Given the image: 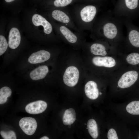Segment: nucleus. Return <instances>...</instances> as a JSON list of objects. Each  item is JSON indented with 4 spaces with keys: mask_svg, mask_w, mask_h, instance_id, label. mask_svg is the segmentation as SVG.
Masks as SVG:
<instances>
[{
    "mask_svg": "<svg viewBox=\"0 0 139 139\" xmlns=\"http://www.w3.org/2000/svg\"><path fill=\"white\" fill-rule=\"evenodd\" d=\"M79 77V72L75 67L71 66L66 69L63 76L65 84L70 87L75 86L77 83Z\"/></svg>",
    "mask_w": 139,
    "mask_h": 139,
    "instance_id": "nucleus-1",
    "label": "nucleus"
},
{
    "mask_svg": "<svg viewBox=\"0 0 139 139\" xmlns=\"http://www.w3.org/2000/svg\"><path fill=\"white\" fill-rule=\"evenodd\" d=\"M19 126L23 131L27 135H31L35 133L37 125L36 119L31 117H24L19 121Z\"/></svg>",
    "mask_w": 139,
    "mask_h": 139,
    "instance_id": "nucleus-2",
    "label": "nucleus"
},
{
    "mask_svg": "<svg viewBox=\"0 0 139 139\" xmlns=\"http://www.w3.org/2000/svg\"><path fill=\"white\" fill-rule=\"evenodd\" d=\"M138 75V73L135 71H129L125 73L118 81V86L123 89L129 87L136 81Z\"/></svg>",
    "mask_w": 139,
    "mask_h": 139,
    "instance_id": "nucleus-3",
    "label": "nucleus"
},
{
    "mask_svg": "<svg viewBox=\"0 0 139 139\" xmlns=\"http://www.w3.org/2000/svg\"><path fill=\"white\" fill-rule=\"evenodd\" d=\"M47 103L42 100H38L30 103L25 107V110L28 113L33 114L41 113L46 109Z\"/></svg>",
    "mask_w": 139,
    "mask_h": 139,
    "instance_id": "nucleus-4",
    "label": "nucleus"
},
{
    "mask_svg": "<svg viewBox=\"0 0 139 139\" xmlns=\"http://www.w3.org/2000/svg\"><path fill=\"white\" fill-rule=\"evenodd\" d=\"M50 57L49 52L42 50L32 54L28 58V61L31 64H38L47 60Z\"/></svg>",
    "mask_w": 139,
    "mask_h": 139,
    "instance_id": "nucleus-5",
    "label": "nucleus"
},
{
    "mask_svg": "<svg viewBox=\"0 0 139 139\" xmlns=\"http://www.w3.org/2000/svg\"><path fill=\"white\" fill-rule=\"evenodd\" d=\"M32 21L33 24L36 26H42L44 32L47 34L50 33L52 30V27L50 23L41 16L35 14L32 16Z\"/></svg>",
    "mask_w": 139,
    "mask_h": 139,
    "instance_id": "nucleus-6",
    "label": "nucleus"
},
{
    "mask_svg": "<svg viewBox=\"0 0 139 139\" xmlns=\"http://www.w3.org/2000/svg\"><path fill=\"white\" fill-rule=\"evenodd\" d=\"M93 63L98 66H103L107 67H112L116 65L115 60L109 56H96L92 59Z\"/></svg>",
    "mask_w": 139,
    "mask_h": 139,
    "instance_id": "nucleus-7",
    "label": "nucleus"
},
{
    "mask_svg": "<svg viewBox=\"0 0 139 139\" xmlns=\"http://www.w3.org/2000/svg\"><path fill=\"white\" fill-rule=\"evenodd\" d=\"M21 40V35L19 30L13 28L10 30L9 36L8 45L11 48L14 49L19 46Z\"/></svg>",
    "mask_w": 139,
    "mask_h": 139,
    "instance_id": "nucleus-8",
    "label": "nucleus"
},
{
    "mask_svg": "<svg viewBox=\"0 0 139 139\" xmlns=\"http://www.w3.org/2000/svg\"><path fill=\"white\" fill-rule=\"evenodd\" d=\"M86 95L89 99L94 100L99 96V91L97 83L94 81H90L88 82L84 87Z\"/></svg>",
    "mask_w": 139,
    "mask_h": 139,
    "instance_id": "nucleus-9",
    "label": "nucleus"
},
{
    "mask_svg": "<svg viewBox=\"0 0 139 139\" xmlns=\"http://www.w3.org/2000/svg\"><path fill=\"white\" fill-rule=\"evenodd\" d=\"M97 12L96 7L91 5L87 6L84 7L80 12L82 20L86 22H89L94 19Z\"/></svg>",
    "mask_w": 139,
    "mask_h": 139,
    "instance_id": "nucleus-10",
    "label": "nucleus"
},
{
    "mask_svg": "<svg viewBox=\"0 0 139 139\" xmlns=\"http://www.w3.org/2000/svg\"><path fill=\"white\" fill-rule=\"evenodd\" d=\"M49 72L48 67L42 65L36 68L30 73V76L31 79L36 81L45 78Z\"/></svg>",
    "mask_w": 139,
    "mask_h": 139,
    "instance_id": "nucleus-11",
    "label": "nucleus"
},
{
    "mask_svg": "<svg viewBox=\"0 0 139 139\" xmlns=\"http://www.w3.org/2000/svg\"><path fill=\"white\" fill-rule=\"evenodd\" d=\"M103 32L105 36L107 38L112 39L117 35L118 30L116 25L111 22L106 23L103 27Z\"/></svg>",
    "mask_w": 139,
    "mask_h": 139,
    "instance_id": "nucleus-12",
    "label": "nucleus"
},
{
    "mask_svg": "<svg viewBox=\"0 0 139 139\" xmlns=\"http://www.w3.org/2000/svg\"><path fill=\"white\" fill-rule=\"evenodd\" d=\"M76 120V113L73 108H70L65 111L62 118L63 123L65 125L73 124Z\"/></svg>",
    "mask_w": 139,
    "mask_h": 139,
    "instance_id": "nucleus-13",
    "label": "nucleus"
},
{
    "mask_svg": "<svg viewBox=\"0 0 139 139\" xmlns=\"http://www.w3.org/2000/svg\"><path fill=\"white\" fill-rule=\"evenodd\" d=\"M87 127L88 132L92 137L93 139L97 138L98 135V133L95 120L93 119L89 120L87 122Z\"/></svg>",
    "mask_w": 139,
    "mask_h": 139,
    "instance_id": "nucleus-14",
    "label": "nucleus"
},
{
    "mask_svg": "<svg viewBox=\"0 0 139 139\" xmlns=\"http://www.w3.org/2000/svg\"><path fill=\"white\" fill-rule=\"evenodd\" d=\"M52 16L55 20L63 23H67L70 21L68 16L64 12L59 10L53 11Z\"/></svg>",
    "mask_w": 139,
    "mask_h": 139,
    "instance_id": "nucleus-15",
    "label": "nucleus"
},
{
    "mask_svg": "<svg viewBox=\"0 0 139 139\" xmlns=\"http://www.w3.org/2000/svg\"><path fill=\"white\" fill-rule=\"evenodd\" d=\"M60 30L69 42L72 43L76 42L77 40L76 36L66 27L62 26L60 28Z\"/></svg>",
    "mask_w": 139,
    "mask_h": 139,
    "instance_id": "nucleus-16",
    "label": "nucleus"
},
{
    "mask_svg": "<svg viewBox=\"0 0 139 139\" xmlns=\"http://www.w3.org/2000/svg\"><path fill=\"white\" fill-rule=\"evenodd\" d=\"M90 51L95 55L104 56L107 54L105 47L99 43H94L90 47Z\"/></svg>",
    "mask_w": 139,
    "mask_h": 139,
    "instance_id": "nucleus-17",
    "label": "nucleus"
},
{
    "mask_svg": "<svg viewBox=\"0 0 139 139\" xmlns=\"http://www.w3.org/2000/svg\"><path fill=\"white\" fill-rule=\"evenodd\" d=\"M126 109L129 113L133 115H139V101H132L127 106Z\"/></svg>",
    "mask_w": 139,
    "mask_h": 139,
    "instance_id": "nucleus-18",
    "label": "nucleus"
},
{
    "mask_svg": "<svg viewBox=\"0 0 139 139\" xmlns=\"http://www.w3.org/2000/svg\"><path fill=\"white\" fill-rule=\"evenodd\" d=\"M12 91L9 87L4 86L0 89V104H3L7 101V98L11 95Z\"/></svg>",
    "mask_w": 139,
    "mask_h": 139,
    "instance_id": "nucleus-19",
    "label": "nucleus"
},
{
    "mask_svg": "<svg viewBox=\"0 0 139 139\" xmlns=\"http://www.w3.org/2000/svg\"><path fill=\"white\" fill-rule=\"evenodd\" d=\"M128 38L130 43L133 46L139 47V32L135 30H131L129 33Z\"/></svg>",
    "mask_w": 139,
    "mask_h": 139,
    "instance_id": "nucleus-20",
    "label": "nucleus"
},
{
    "mask_svg": "<svg viewBox=\"0 0 139 139\" xmlns=\"http://www.w3.org/2000/svg\"><path fill=\"white\" fill-rule=\"evenodd\" d=\"M126 60L127 63L131 65H135L139 63V54L132 53L127 57Z\"/></svg>",
    "mask_w": 139,
    "mask_h": 139,
    "instance_id": "nucleus-21",
    "label": "nucleus"
},
{
    "mask_svg": "<svg viewBox=\"0 0 139 139\" xmlns=\"http://www.w3.org/2000/svg\"><path fill=\"white\" fill-rule=\"evenodd\" d=\"M8 44L6 40L3 36H0V55H3L6 51Z\"/></svg>",
    "mask_w": 139,
    "mask_h": 139,
    "instance_id": "nucleus-22",
    "label": "nucleus"
},
{
    "mask_svg": "<svg viewBox=\"0 0 139 139\" xmlns=\"http://www.w3.org/2000/svg\"><path fill=\"white\" fill-rule=\"evenodd\" d=\"M2 137L4 139H16V137L15 132L12 131L7 132L1 131L0 132Z\"/></svg>",
    "mask_w": 139,
    "mask_h": 139,
    "instance_id": "nucleus-23",
    "label": "nucleus"
},
{
    "mask_svg": "<svg viewBox=\"0 0 139 139\" xmlns=\"http://www.w3.org/2000/svg\"><path fill=\"white\" fill-rule=\"evenodd\" d=\"M126 5L130 10L136 8L137 6L138 0H125Z\"/></svg>",
    "mask_w": 139,
    "mask_h": 139,
    "instance_id": "nucleus-24",
    "label": "nucleus"
},
{
    "mask_svg": "<svg viewBox=\"0 0 139 139\" xmlns=\"http://www.w3.org/2000/svg\"><path fill=\"white\" fill-rule=\"evenodd\" d=\"M72 1V0H55L54 4L56 7H62L69 5Z\"/></svg>",
    "mask_w": 139,
    "mask_h": 139,
    "instance_id": "nucleus-25",
    "label": "nucleus"
},
{
    "mask_svg": "<svg viewBox=\"0 0 139 139\" xmlns=\"http://www.w3.org/2000/svg\"><path fill=\"white\" fill-rule=\"evenodd\" d=\"M108 139H118L116 132L113 128H111L108 131L107 135Z\"/></svg>",
    "mask_w": 139,
    "mask_h": 139,
    "instance_id": "nucleus-26",
    "label": "nucleus"
},
{
    "mask_svg": "<svg viewBox=\"0 0 139 139\" xmlns=\"http://www.w3.org/2000/svg\"><path fill=\"white\" fill-rule=\"evenodd\" d=\"M40 139H49L48 137L47 136H44L40 138Z\"/></svg>",
    "mask_w": 139,
    "mask_h": 139,
    "instance_id": "nucleus-27",
    "label": "nucleus"
},
{
    "mask_svg": "<svg viewBox=\"0 0 139 139\" xmlns=\"http://www.w3.org/2000/svg\"><path fill=\"white\" fill-rule=\"evenodd\" d=\"M15 0H5V1L7 2H10L14 1Z\"/></svg>",
    "mask_w": 139,
    "mask_h": 139,
    "instance_id": "nucleus-28",
    "label": "nucleus"
},
{
    "mask_svg": "<svg viewBox=\"0 0 139 139\" xmlns=\"http://www.w3.org/2000/svg\"><path fill=\"white\" fill-rule=\"evenodd\" d=\"M100 94H101V93H100Z\"/></svg>",
    "mask_w": 139,
    "mask_h": 139,
    "instance_id": "nucleus-29",
    "label": "nucleus"
},
{
    "mask_svg": "<svg viewBox=\"0 0 139 139\" xmlns=\"http://www.w3.org/2000/svg\"><path fill=\"white\" fill-rule=\"evenodd\" d=\"M138 139H139V137H138Z\"/></svg>",
    "mask_w": 139,
    "mask_h": 139,
    "instance_id": "nucleus-30",
    "label": "nucleus"
}]
</instances>
